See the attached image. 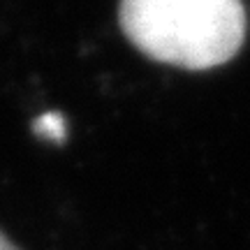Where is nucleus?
Returning a JSON list of instances; mask_svg holds the SVG:
<instances>
[{
  "instance_id": "nucleus-1",
  "label": "nucleus",
  "mask_w": 250,
  "mask_h": 250,
  "mask_svg": "<svg viewBox=\"0 0 250 250\" xmlns=\"http://www.w3.org/2000/svg\"><path fill=\"white\" fill-rule=\"evenodd\" d=\"M118 14L137 49L186 70L232 61L246 37L241 0H121Z\"/></svg>"
},
{
  "instance_id": "nucleus-2",
  "label": "nucleus",
  "mask_w": 250,
  "mask_h": 250,
  "mask_svg": "<svg viewBox=\"0 0 250 250\" xmlns=\"http://www.w3.org/2000/svg\"><path fill=\"white\" fill-rule=\"evenodd\" d=\"M33 132L44 142L61 144L67 139V121L58 111H44L42 116L33 121Z\"/></svg>"
},
{
  "instance_id": "nucleus-3",
  "label": "nucleus",
  "mask_w": 250,
  "mask_h": 250,
  "mask_svg": "<svg viewBox=\"0 0 250 250\" xmlns=\"http://www.w3.org/2000/svg\"><path fill=\"white\" fill-rule=\"evenodd\" d=\"M0 250H19V248H14V246L9 243L7 236H5V234L0 232Z\"/></svg>"
}]
</instances>
